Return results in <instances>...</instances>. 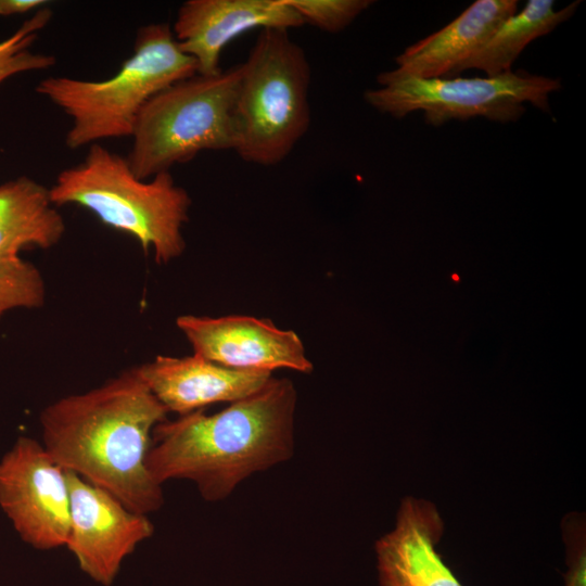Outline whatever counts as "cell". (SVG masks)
I'll return each mask as SVG.
<instances>
[{"mask_svg": "<svg viewBox=\"0 0 586 586\" xmlns=\"http://www.w3.org/2000/svg\"><path fill=\"white\" fill-rule=\"evenodd\" d=\"M561 88L559 79L524 71L486 77L406 78L367 90L365 101L395 118L421 111L431 126L448 120L484 117L494 122L518 120L525 103L549 111V95Z\"/></svg>", "mask_w": 586, "mask_h": 586, "instance_id": "obj_7", "label": "cell"}, {"mask_svg": "<svg viewBox=\"0 0 586 586\" xmlns=\"http://www.w3.org/2000/svg\"><path fill=\"white\" fill-rule=\"evenodd\" d=\"M0 508L27 545L66 546L71 499L66 471L41 442L20 436L0 459Z\"/></svg>", "mask_w": 586, "mask_h": 586, "instance_id": "obj_8", "label": "cell"}, {"mask_svg": "<svg viewBox=\"0 0 586 586\" xmlns=\"http://www.w3.org/2000/svg\"><path fill=\"white\" fill-rule=\"evenodd\" d=\"M568 571L564 586H586V521L581 512L568 513L561 523Z\"/></svg>", "mask_w": 586, "mask_h": 586, "instance_id": "obj_20", "label": "cell"}, {"mask_svg": "<svg viewBox=\"0 0 586 586\" xmlns=\"http://www.w3.org/2000/svg\"><path fill=\"white\" fill-rule=\"evenodd\" d=\"M304 25L283 0H187L171 27L180 50L191 56L198 74L213 76L221 51L238 36L258 28L290 29Z\"/></svg>", "mask_w": 586, "mask_h": 586, "instance_id": "obj_11", "label": "cell"}, {"mask_svg": "<svg viewBox=\"0 0 586 586\" xmlns=\"http://www.w3.org/2000/svg\"><path fill=\"white\" fill-rule=\"evenodd\" d=\"M176 326L193 354L230 369L271 373L276 369L310 373L314 369L297 333L278 328L268 318L181 315Z\"/></svg>", "mask_w": 586, "mask_h": 586, "instance_id": "obj_10", "label": "cell"}, {"mask_svg": "<svg viewBox=\"0 0 586 586\" xmlns=\"http://www.w3.org/2000/svg\"><path fill=\"white\" fill-rule=\"evenodd\" d=\"M303 20L326 33H339L367 10L371 0H283Z\"/></svg>", "mask_w": 586, "mask_h": 586, "instance_id": "obj_19", "label": "cell"}, {"mask_svg": "<svg viewBox=\"0 0 586 586\" xmlns=\"http://www.w3.org/2000/svg\"><path fill=\"white\" fill-rule=\"evenodd\" d=\"M310 65L288 29L263 28L245 62L235 100L234 152L246 163H281L310 125Z\"/></svg>", "mask_w": 586, "mask_h": 586, "instance_id": "obj_5", "label": "cell"}, {"mask_svg": "<svg viewBox=\"0 0 586 586\" xmlns=\"http://www.w3.org/2000/svg\"><path fill=\"white\" fill-rule=\"evenodd\" d=\"M65 233V221L49 189L21 176L0 184V252L18 254L28 246L48 250Z\"/></svg>", "mask_w": 586, "mask_h": 586, "instance_id": "obj_15", "label": "cell"}, {"mask_svg": "<svg viewBox=\"0 0 586 586\" xmlns=\"http://www.w3.org/2000/svg\"><path fill=\"white\" fill-rule=\"evenodd\" d=\"M51 17L52 11L48 5L43 7L35 11L10 37L0 41V85L16 74L48 69L55 64L53 55L31 51V46Z\"/></svg>", "mask_w": 586, "mask_h": 586, "instance_id": "obj_17", "label": "cell"}, {"mask_svg": "<svg viewBox=\"0 0 586 586\" xmlns=\"http://www.w3.org/2000/svg\"><path fill=\"white\" fill-rule=\"evenodd\" d=\"M66 476L71 499L66 547L85 574L111 586L123 561L153 535L154 526L148 515L128 509L103 488L71 471Z\"/></svg>", "mask_w": 586, "mask_h": 586, "instance_id": "obj_9", "label": "cell"}, {"mask_svg": "<svg viewBox=\"0 0 586 586\" xmlns=\"http://www.w3.org/2000/svg\"><path fill=\"white\" fill-rule=\"evenodd\" d=\"M167 413L132 368L44 407L39 417L41 443L64 470L148 515L164 504L146 457L153 430Z\"/></svg>", "mask_w": 586, "mask_h": 586, "instance_id": "obj_1", "label": "cell"}, {"mask_svg": "<svg viewBox=\"0 0 586 586\" xmlns=\"http://www.w3.org/2000/svg\"><path fill=\"white\" fill-rule=\"evenodd\" d=\"M196 74L195 61L180 50L171 27L152 23L138 30L131 55L110 78L47 77L36 91L69 116L65 145L75 150L131 137L140 111L152 97Z\"/></svg>", "mask_w": 586, "mask_h": 586, "instance_id": "obj_4", "label": "cell"}, {"mask_svg": "<svg viewBox=\"0 0 586 586\" xmlns=\"http://www.w3.org/2000/svg\"><path fill=\"white\" fill-rule=\"evenodd\" d=\"M55 206L77 205L104 225L132 235L157 264H168L186 249L182 228L191 198L169 171L140 179L123 157L100 143L84 161L63 169L49 188Z\"/></svg>", "mask_w": 586, "mask_h": 586, "instance_id": "obj_3", "label": "cell"}, {"mask_svg": "<svg viewBox=\"0 0 586 586\" xmlns=\"http://www.w3.org/2000/svg\"><path fill=\"white\" fill-rule=\"evenodd\" d=\"M296 400L290 379L271 377L218 412L166 419L153 430L148 471L161 486L189 480L205 500H222L250 475L292 457Z\"/></svg>", "mask_w": 586, "mask_h": 586, "instance_id": "obj_2", "label": "cell"}, {"mask_svg": "<svg viewBox=\"0 0 586 586\" xmlns=\"http://www.w3.org/2000/svg\"><path fill=\"white\" fill-rule=\"evenodd\" d=\"M139 377L168 412L183 416L216 403H232L262 388L268 371L230 369L195 354L158 355L135 367Z\"/></svg>", "mask_w": 586, "mask_h": 586, "instance_id": "obj_13", "label": "cell"}, {"mask_svg": "<svg viewBox=\"0 0 586 586\" xmlns=\"http://www.w3.org/2000/svg\"><path fill=\"white\" fill-rule=\"evenodd\" d=\"M241 64L194 75L152 97L140 111L126 157L140 179L190 162L202 151L233 150Z\"/></svg>", "mask_w": 586, "mask_h": 586, "instance_id": "obj_6", "label": "cell"}, {"mask_svg": "<svg viewBox=\"0 0 586 586\" xmlns=\"http://www.w3.org/2000/svg\"><path fill=\"white\" fill-rule=\"evenodd\" d=\"M47 0H0V16H11L37 11L47 7Z\"/></svg>", "mask_w": 586, "mask_h": 586, "instance_id": "obj_21", "label": "cell"}, {"mask_svg": "<svg viewBox=\"0 0 586 586\" xmlns=\"http://www.w3.org/2000/svg\"><path fill=\"white\" fill-rule=\"evenodd\" d=\"M46 284L40 270L18 254L0 252V318L17 308H40Z\"/></svg>", "mask_w": 586, "mask_h": 586, "instance_id": "obj_18", "label": "cell"}, {"mask_svg": "<svg viewBox=\"0 0 586 586\" xmlns=\"http://www.w3.org/2000/svg\"><path fill=\"white\" fill-rule=\"evenodd\" d=\"M581 1H574L556 11L552 0H530L521 12L505 20L488 40L469 59L461 63L453 75L475 68L496 76L511 71V65L534 39L551 33L569 20Z\"/></svg>", "mask_w": 586, "mask_h": 586, "instance_id": "obj_16", "label": "cell"}, {"mask_svg": "<svg viewBox=\"0 0 586 586\" xmlns=\"http://www.w3.org/2000/svg\"><path fill=\"white\" fill-rule=\"evenodd\" d=\"M444 521L426 499L406 496L392 531L375 542L381 586H462L436 551Z\"/></svg>", "mask_w": 586, "mask_h": 586, "instance_id": "obj_12", "label": "cell"}, {"mask_svg": "<svg viewBox=\"0 0 586 586\" xmlns=\"http://www.w3.org/2000/svg\"><path fill=\"white\" fill-rule=\"evenodd\" d=\"M517 7L515 0L474 1L445 27L406 48L395 58L394 69L378 75V84L453 75L517 12Z\"/></svg>", "mask_w": 586, "mask_h": 586, "instance_id": "obj_14", "label": "cell"}]
</instances>
